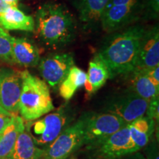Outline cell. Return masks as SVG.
I'll use <instances>...</instances> for the list:
<instances>
[{
    "mask_svg": "<svg viewBox=\"0 0 159 159\" xmlns=\"http://www.w3.org/2000/svg\"><path fill=\"white\" fill-rule=\"evenodd\" d=\"M145 27L130 26L111 35L103 43L97 56L108 69L110 78L127 75L136 68L137 58Z\"/></svg>",
    "mask_w": 159,
    "mask_h": 159,
    "instance_id": "cell-1",
    "label": "cell"
},
{
    "mask_svg": "<svg viewBox=\"0 0 159 159\" xmlns=\"http://www.w3.org/2000/svg\"><path fill=\"white\" fill-rule=\"evenodd\" d=\"M35 30L45 46L49 48H60L75 40L76 22L65 6L47 2L37 10Z\"/></svg>",
    "mask_w": 159,
    "mask_h": 159,
    "instance_id": "cell-2",
    "label": "cell"
},
{
    "mask_svg": "<svg viewBox=\"0 0 159 159\" xmlns=\"http://www.w3.org/2000/svg\"><path fill=\"white\" fill-rule=\"evenodd\" d=\"M22 87L19 113L24 120L32 122L55 109L47 83L28 71H21Z\"/></svg>",
    "mask_w": 159,
    "mask_h": 159,
    "instance_id": "cell-3",
    "label": "cell"
},
{
    "mask_svg": "<svg viewBox=\"0 0 159 159\" xmlns=\"http://www.w3.org/2000/svg\"><path fill=\"white\" fill-rule=\"evenodd\" d=\"M75 116L76 112L73 107L66 103L55 112L25 125V129L30 134L35 145L43 150L74 122Z\"/></svg>",
    "mask_w": 159,
    "mask_h": 159,
    "instance_id": "cell-4",
    "label": "cell"
},
{
    "mask_svg": "<svg viewBox=\"0 0 159 159\" xmlns=\"http://www.w3.org/2000/svg\"><path fill=\"white\" fill-rule=\"evenodd\" d=\"M83 147V159H119L135 152L128 125L107 138Z\"/></svg>",
    "mask_w": 159,
    "mask_h": 159,
    "instance_id": "cell-5",
    "label": "cell"
},
{
    "mask_svg": "<svg viewBox=\"0 0 159 159\" xmlns=\"http://www.w3.org/2000/svg\"><path fill=\"white\" fill-rule=\"evenodd\" d=\"M81 116L84 131L83 146L107 138L128 125L122 119L109 113L86 112Z\"/></svg>",
    "mask_w": 159,
    "mask_h": 159,
    "instance_id": "cell-6",
    "label": "cell"
},
{
    "mask_svg": "<svg viewBox=\"0 0 159 159\" xmlns=\"http://www.w3.org/2000/svg\"><path fill=\"white\" fill-rule=\"evenodd\" d=\"M149 102L141 98L130 89L116 94L106 101L103 108L105 113L116 115L127 125L144 116Z\"/></svg>",
    "mask_w": 159,
    "mask_h": 159,
    "instance_id": "cell-7",
    "label": "cell"
},
{
    "mask_svg": "<svg viewBox=\"0 0 159 159\" xmlns=\"http://www.w3.org/2000/svg\"><path fill=\"white\" fill-rule=\"evenodd\" d=\"M83 119L80 116L43 149L42 159H67L83 146Z\"/></svg>",
    "mask_w": 159,
    "mask_h": 159,
    "instance_id": "cell-8",
    "label": "cell"
},
{
    "mask_svg": "<svg viewBox=\"0 0 159 159\" xmlns=\"http://www.w3.org/2000/svg\"><path fill=\"white\" fill-rule=\"evenodd\" d=\"M21 87V71L10 68L0 69V104L10 114L19 113Z\"/></svg>",
    "mask_w": 159,
    "mask_h": 159,
    "instance_id": "cell-9",
    "label": "cell"
},
{
    "mask_svg": "<svg viewBox=\"0 0 159 159\" xmlns=\"http://www.w3.org/2000/svg\"><path fill=\"white\" fill-rule=\"evenodd\" d=\"M39 71L43 80L52 89H57L75 66V59L70 53H56L43 57L39 62Z\"/></svg>",
    "mask_w": 159,
    "mask_h": 159,
    "instance_id": "cell-10",
    "label": "cell"
},
{
    "mask_svg": "<svg viewBox=\"0 0 159 159\" xmlns=\"http://www.w3.org/2000/svg\"><path fill=\"white\" fill-rule=\"evenodd\" d=\"M142 11V5L138 2L128 5H107L100 21L103 30L108 33L123 28L136 21Z\"/></svg>",
    "mask_w": 159,
    "mask_h": 159,
    "instance_id": "cell-11",
    "label": "cell"
},
{
    "mask_svg": "<svg viewBox=\"0 0 159 159\" xmlns=\"http://www.w3.org/2000/svg\"><path fill=\"white\" fill-rule=\"evenodd\" d=\"M159 66V30L154 26L145 30L139 47L136 69H149Z\"/></svg>",
    "mask_w": 159,
    "mask_h": 159,
    "instance_id": "cell-12",
    "label": "cell"
},
{
    "mask_svg": "<svg viewBox=\"0 0 159 159\" xmlns=\"http://www.w3.org/2000/svg\"><path fill=\"white\" fill-rule=\"evenodd\" d=\"M12 56L13 63L25 67H35L41 61L39 49L30 40L13 37Z\"/></svg>",
    "mask_w": 159,
    "mask_h": 159,
    "instance_id": "cell-13",
    "label": "cell"
},
{
    "mask_svg": "<svg viewBox=\"0 0 159 159\" xmlns=\"http://www.w3.org/2000/svg\"><path fill=\"white\" fill-rule=\"evenodd\" d=\"M0 26L5 30L35 31V20L17 7H7L0 13Z\"/></svg>",
    "mask_w": 159,
    "mask_h": 159,
    "instance_id": "cell-14",
    "label": "cell"
},
{
    "mask_svg": "<svg viewBox=\"0 0 159 159\" xmlns=\"http://www.w3.org/2000/svg\"><path fill=\"white\" fill-rule=\"evenodd\" d=\"M131 142L135 152L141 150L148 144L156 130V122L152 119L143 116L128 125Z\"/></svg>",
    "mask_w": 159,
    "mask_h": 159,
    "instance_id": "cell-15",
    "label": "cell"
},
{
    "mask_svg": "<svg viewBox=\"0 0 159 159\" xmlns=\"http://www.w3.org/2000/svg\"><path fill=\"white\" fill-rule=\"evenodd\" d=\"M129 78V89L141 98L150 101L159 97V88L155 85L140 69H136L127 75Z\"/></svg>",
    "mask_w": 159,
    "mask_h": 159,
    "instance_id": "cell-16",
    "label": "cell"
},
{
    "mask_svg": "<svg viewBox=\"0 0 159 159\" xmlns=\"http://www.w3.org/2000/svg\"><path fill=\"white\" fill-rule=\"evenodd\" d=\"M25 128L24 119L18 114H13L11 122L0 135V159L8 158L18 136Z\"/></svg>",
    "mask_w": 159,
    "mask_h": 159,
    "instance_id": "cell-17",
    "label": "cell"
},
{
    "mask_svg": "<svg viewBox=\"0 0 159 159\" xmlns=\"http://www.w3.org/2000/svg\"><path fill=\"white\" fill-rule=\"evenodd\" d=\"M85 89L88 94H93L105 84L110 79V74L105 63L95 55L89 63Z\"/></svg>",
    "mask_w": 159,
    "mask_h": 159,
    "instance_id": "cell-18",
    "label": "cell"
},
{
    "mask_svg": "<svg viewBox=\"0 0 159 159\" xmlns=\"http://www.w3.org/2000/svg\"><path fill=\"white\" fill-rule=\"evenodd\" d=\"M43 150L37 147L27 131L20 133L15 146L7 159H42Z\"/></svg>",
    "mask_w": 159,
    "mask_h": 159,
    "instance_id": "cell-19",
    "label": "cell"
},
{
    "mask_svg": "<svg viewBox=\"0 0 159 159\" xmlns=\"http://www.w3.org/2000/svg\"><path fill=\"white\" fill-rule=\"evenodd\" d=\"M110 0H77L79 19L83 23L93 24L100 21L103 11Z\"/></svg>",
    "mask_w": 159,
    "mask_h": 159,
    "instance_id": "cell-20",
    "label": "cell"
},
{
    "mask_svg": "<svg viewBox=\"0 0 159 159\" xmlns=\"http://www.w3.org/2000/svg\"><path fill=\"white\" fill-rule=\"evenodd\" d=\"M86 73L76 66H73L67 76L59 85V94L65 100L69 101L72 98L75 92L84 85L86 81Z\"/></svg>",
    "mask_w": 159,
    "mask_h": 159,
    "instance_id": "cell-21",
    "label": "cell"
},
{
    "mask_svg": "<svg viewBox=\"0 0 159 159\" xmlns=\"http://www.w3.org/2000/svg\"><path fill=\"white\" fill-rule=\"evenodd\" d=\"M13 37L0 26V61L13 64L12 56Z\"/></svg>",
    "mask_w": 159,
    "mask_h": 159,
    "instance_id": "cell-22",
    "label": "cell"
},
{
    "mask_svg": "<svg viewBox=\"0 0 159 159\" xmlns=\"http://www.w3.org/2000/svg\"><path fill=\"white\" fill-rule=\"evenodd\" d=\"M145 159H159L158 138L152 136L148 144L143 148Z\"/></svg>",
    "mask_w": 159,
    "mask_h": 159,
    "instance_id": "cell-23",
    "label": "cell"
},
{
    "mask_svg": "<svg viewBox=\"0 0 159 159\" xmlns=\"http://www.w3.org/2000/svg\"><path fill=\"white\" fill-rule=\"evenodd\" d=\"M145 116L152 119L157 124L159 121V97L149 102Z\"/></svg>",
    "mask_w": 159,
    "mask_h": 159,
    "instance_id": "cell-24",
    "label": "cell"
},
{
    "mask_svg": "<svg viewBox=\"0 0 159 159\" xmlns=\"http://www.w3.org/2000/svg\"><path fill=\"white\" fill-rule=\"evenodd\" d=\"M144 71L146 76L150 79V80L159 88V66L149 69H140Z\"/></svg>",
    "mask_w": 159,
    "mask_h": 159,
    "instance_id": "cell-25",
    "label": "cell"
},
{
    "mask_svg": "<svg viewBox=\"0 0 159 159\" xmlns=\"http://www.w3.org/2000/svg\"><path fill=\"white\" fill-rule=\"evenodd\" d=\"M145 7L150 15L157 18L159 13V0H146Z\"/></svg>",
    "mask_w": 159,
    "mask_h": 159,
    "instance_id": "cell-26",
    "label": "cell"
},
{
    "mask_svg": "<svg viewBox=\"0 0 159 159\" xmlns=\"http://www.w3.org/2000/svg\"><path fill=\"white\" fill-rule=\"evenodd\" d=\"M13 115V114H5V113L0 112V135L2 134L5 128L11 122Z\"/></svg>",
    "mask_w": 159,
    "mask_h": 159,
    "instance_id": "cell-27",
    "label": "cell"
},
{
    "mask_svg": "<svg viewBox=\"0 0 159 159\" xmlns=\"http://www.w3.org/2000/svg\"><path fill=\"white\" fill-rule=\"evenodd\" d=\"M139 0H110L107 5H128L139 2Z\"/></svg>",
    "mask_w": 159,
    "mask_h": 159,
    "instance_id": "cell-28",
    "label": "cell"
},
{
    "mask_svg": "<svg viewBox=\"0 0 159 159\" xmlns=\"http://www.w3.org/2000/svg\"><path fill=\"white\" fill-rule=\"evenodd\" d=\"M119 159H145L144 154L140 150L125 155Z\"/></svg>",
    "mask_w": 159,
    "mask_h": 159,
    "instance_id": "cell-29",
    "label": "cell"
},
{
    "mask_svg": "<svg viewBox=\"0 0 159 159\" xmlns=\"http://www.w3.org/2000/svg\"><path fill=\"white\" fill-rule=\"evenodd\" d=\"M2 1L9 7H17L19 3V0H2Z\"/></svg>",
    "mask_w": 159,
    "mask_h": 159,
    "instance_id": "cell-30",
    "label": "cell"
},
{
    "mask_svg": "<svg viewBox=\"0 0 159 159\" xmlns=\"http://www.w3.org/2000/svg\"><path fill=\"white\" fill-rule=\"evenodd\" d=\"M7 7H9V6L5 5V4L4 3L2 0H0V13H1V12H2L3 11H5V10L7 8Z\"/></svg>",
    "mask_w": 159,
    "mask_h": 159,
    "instance_id": "cell-31",
    "label": "cell"
},
{
    "mask_svg": "<svg viewBox=\"0 0 159 159\" xmlns=\"http://www.w3.org/2000/svg\"><path fill=\"white\" fill-rule=\"evenodd\" d=\"M0 112H2V113H5V114H10V113L7 112V111H6L5 110H4L2 107L1 106V104H0Z\"/></svg>",
    "mask_w": 159,
    "mask_h": 159,
    "instance_id": "cell-32",
    "label": "cell"
},
{
    "mask_svg": "<svg viewBox=\"0 0 159 159\" xmlns=\"http://www.w3.org/2000/svg\"><path fill=\"white\" fill-rule=\"evenodd\" d=\"M71 159H72V158H71Z\"/></svg>",
    "mask_w": 159,
    "mask_h": 159,
    "instance_id": "cell-33",
    "label": "cell"
}]
</instances>
